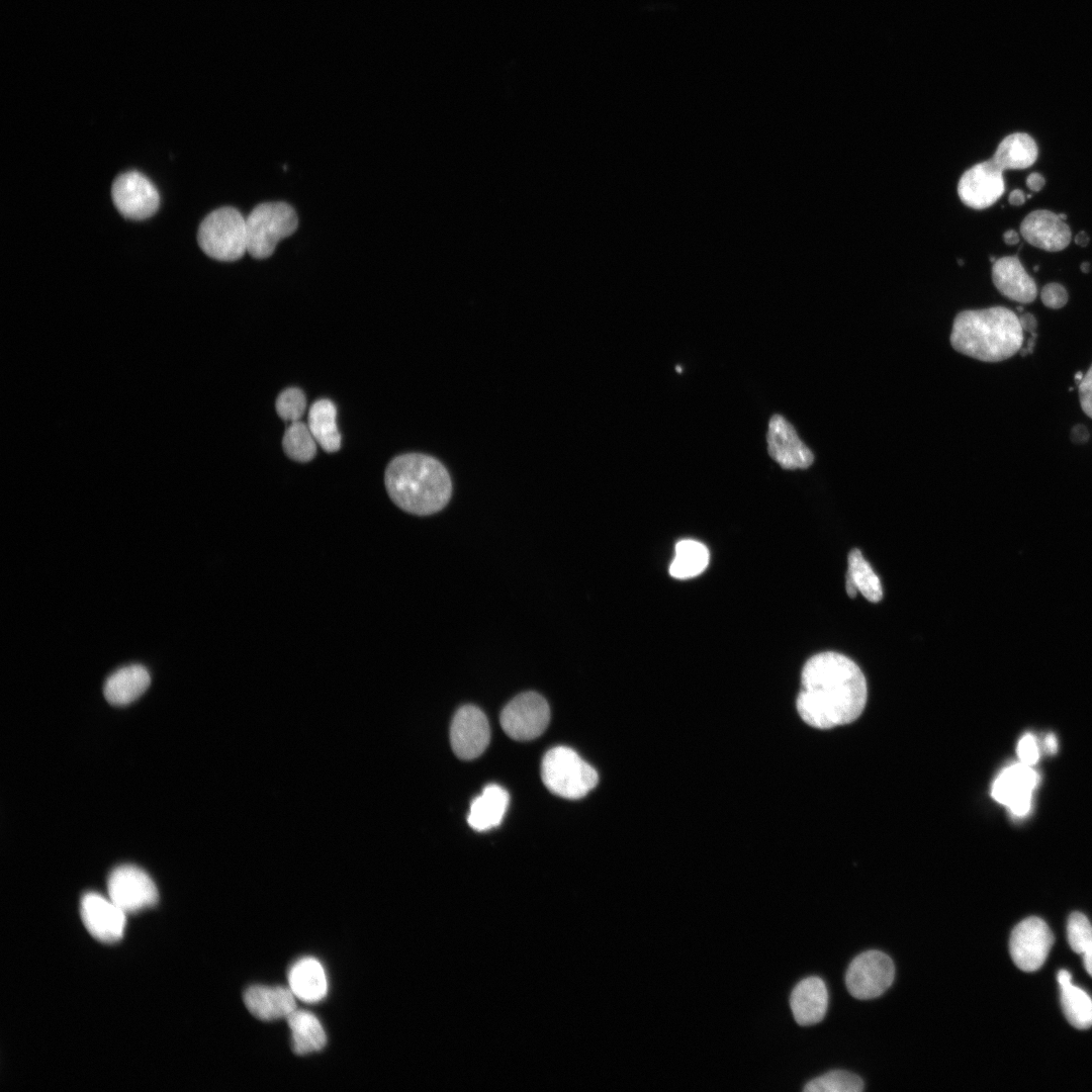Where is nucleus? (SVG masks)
I'll return each instance as SVG.
<instances>
[{"label": "nucleus", "instance_id": "36", "mask_svg": "<svg viewBox=\"0 0 1092 1092\" xmlns=\"http://www.w3.org/2000/svg\"><path fill=\"white\" fill-rule=\"evenodd\" d=\"M1078 385L1081 407L1092 419V364Z\"/></svg>", "mask_w": 1092, "mask_h": 1092}, {"label": "nucleus", "instance_id": "25", "mask_svg": "<svg viewBox=\"0 0 1092 1092\" xmlns=\"http://www.w3.org/2000/svg\"><path fill=\"white\" fill-rule=\"evenodd\" d=\"M845 588L850 598L860 593L869 602L878 603L883 598V586L879 576L866 560L860 550L849 552Z\"/></svg>", "mask_w": 1092, "mask_h": 1092}, {"label": "nucleus", "instance_id": "35", "mask_svg": "<svg viewBox=\"0 0 1092 1092\" xmlns=\"http://www.w3.org/2000/svg\"><path fill=\"white\" fill-rule=\"evenodd\" d=\"M1017 753L1021 762L1031 765L1038 759V749L1033 735L1027 733L1018 742Z\"/></svg>", "mask_w": 1092, "mask_h": 1092}, {"label": "nucleus", "instance_id": "11", "mask_svg": "<svg viewBox=\"0 0 1092 1092\" xmlns=\"http://www.w3.org/2000/svg\"><path fill=\"white\" fill-rule=\"evenodd\" d=\"M111 195L117 210L131 219L152 216L160 204V195L155 185L136 171L120 174L112 184Z\"/></svg>", "mask_w": 1092, "mask_h": 1092}, {"label": "nucleus", "instance_id": "10", "mask_svg": "<svg viewBox=\"0 0 1092 1092\" xmlns=\"http://www.w3.org/2000/svg\"><path fill=\"white\" fill-rule=\"evenodd\" d=\"M109 899L125 913L155 905L159 895L151 877L139 867L122 864L113 869L107 880Z\"/></svg>", "mask_w": 1092, "mask_h": 1092}, {"label": "nucleus", "instance_id": "37", "mask_svg": "<svg viewBox=\"0 0 1092 1092\" xmlns=\"http://www.w3.org/2000/svg\"><path fill=\"white\" fill-rule=\"evenodd\" d=\"M1089 439V433L1085 426L1076 425L1071 431V440L1075 444L1086 443Z\"/></svg>", "mask_w": 1092, "mask_h": 1092}, {"label": "nucleus", "instance_id": "49", "mask_svg": "<svg viewBox=\"0 0 1092 1092\" xmlns=\"http://www.w3.org/2000/svg\"><path fill=\"white\" fill-rule=\"evenodd\" d=\"M676 370H677V372H679V373H680V371H681V368L677 366V367H676Z\"/></svg>", "mask_w": 1092, "mask_h": 1092}, {"label": "nucleus", "instance_id": "3", "mask_svg": "<svg viewBox=\"0 0 1092 1092\" xmlns=\"http://www.w3.org/2000/svg\"><path fill=\"white\" fill-rule=\"evenodd\" d=\"M952 348L984 362H999L1014 356L1023 344L1018 316L1004 306L963 310L953 320Z\"/></svg>", "mask_w": 1092, "mask_h": 1092}, {"label": "nucleus", "instance_id": "21", "mask_svg": "<svg viewBox=\"0 0 1092 1092\" xmlns=\"http://www.w3.org/2000/svg\"><path fill=\"white\" fill-rule=\"evenodd\" d=\"M151 676L140 664L124 666L112 673L104 684V696L111 705L123 706L140 698L149 688Z\"/></svg>", "mask_w": 1092, "mask_h": 1092}, {"label": "nucleus", "instance_id": "32", "mask_svg": "<svg viewBox=\"0 0 1092 1092\" xmlns=\"http://www.w3.org/2000/svg\"><path fill=\"white\" fill-rule=\"evenodd\" d=\"M1068 942L1073 951L1082 954L1092 945V925L1081 912H1073L1067 924Z\"/></svg>", "mask_w": 1092, "mask_h": 1092}, {"label": "nucleus", "instance_id": "24", "mask_svg": "<svg viewBox=\"0 0 1092 1092\" xmlns=\"http://www.w3.org/2000/svg\"><path fill=\"white\" fill-rule=\"evenodd\" d=\"M1061 988V1006L1067 1020L1078 1029L1092 1026V998L1072 984V976L1061 970L1057 976Z\"/></svg>", "mask_w": 1092, "mask_h": 1092}, {"label": "nucleus", "instance_id": "6", "mask_svg": "<svg viewBox=\"0 0 1092 1092\" xmlns=\"http://www.w3.org/2000/svg\"><path fill=\"white\" fill-rule=\"evenodd\" d=\"M197 240L202 251L218 261H235L247 252L246 217L231 206L213 210L199 225Z\"/></svg>", "mask_w": 1092, "mask_h": 1092}, {"label": "nucleus", "instance_id": "5", "mask_svg": "<svg viewBox=\"0 0 1092 1092\" xmlns=\"http://www.w3.org/2000/svg\"><path fill=\"white\" fill-rule=\"evenodd\" d=\"M297 226L298 216L290 204L283 201L260 203L246 217L247 252L255 259H266Z\"/></svg>", "mask_w": 1092, "mask_h": 1092}, {"label": "nucleus", "instance_id": "27", "mask_svg": "<svg viewBox=\"0 0 1092 1092\" xmlns=\"http://www.w3.org/2000/svg\"><path fill=\"white\" fill-rule=\"evenodd\" d=\"M287 1023L291 1031L292 1049L296 1055L318 1052L326 1045L324 1027L312 1013L295 1010L287 1017Z\"/></svg>", "mask_w": 1092, "mask_h": 1092}, {"label": "nucleus", "instance_id": "14", "mask_svg": "<svg viewBox=\"0 0 1092 1092\" xmlns=\"http://www.w3.org/2000/svg\"><path fill=\"white\" fill-rule=\"evenodd\" d=\"M1038 783V775L1028 764L1020 762L1005 767L995 779L991 794L1010 812L1021 817L1028 813L1031 792Z\"/></svg>", "mask_w": 1092, "mask_h": 1092}, {"label": "nucleus", "instance_id": "38", "mask_svg": "<svg viewBox=\"0 0 1092 1092\" xmlns=\"http://www.w3.org/2000/svg\"><path fill=\"white\" fill-rule=\"evenodd\" d=\"M1020 326L1023 332L1034 333L1037 328V322L1033 314L1027 312L1018 316Z\"/></svg>", "mask_w": 1092, "mask_h": 1092}, {"label": "nucleus", "instance_id": "4", "mask_svg": "<svg viewBox=\"0 0 1092 1092\" xmlns=\"http://www.w3.org/2000/svg\"><path fill=\"white\" fill-rule=\"evenodd\" d=\"M541 777L546 788L565 799H580L598 784L596 769L569 747L557 746L543 757Z\"/></svg>", "mask_w": 1092, "mask_h": 1092}, {"label": "nucleus", "instance_id": "47", "mask_svg": "<svg viewBox=\"0 0 1092 1092\" xmlns=\"http://www.w3.org/2000/svg\"><path fill=\"white\" fill-rule=\"evenodd\" d=\"M1083 376H1084V375L1082 374V372H1078V373H1077V374L1075 375V378H1076V380H1077L1078 384H1079V382H1080V381L1082 380Z\"/></svg>", "mask_w": 1092, "mask_h": 1092}, {"label": "nucleus", "instance_id": "30", "mask_svg": "<svg viewBox=\"0 0 1092 1092\" xmlns=\"http://www.w3.org/2000/svg\"><path fill=\"white\" fill-rule=\"evenodd\" d=\"M316 441L308 426L300 421L292 422L283 435L285 454L297 462H308L316 454Z\"/></svg>", "mask_w": 1092, "mask_h": 1092}, {"label": "nucleus", "instance_id": "23", "mask_svg": "<svg viewBox=\"0 0 1092 1092\" xmlns=\"http://www.w3.org/2000/svg\"><path fill=\"white\" fill-rule=\"evenodd\" d=\"M288 982L293 994L304 1002L320 1001L328 989L325 971L313 958L295 963L289 971Z\"/></svg>", "mask_w": 1092, "mask_h": 1092}, {"label": "nucleus", "instance_id": "16", "mask_svg": "<svg viewBox=\"0 0 1092 1092\" xmlns=\"http://www.w3.org/2000/svg\"><path fill=\"white\" fill-rule=\"evenodd\" d=\"M125 912L110 899L97 893H87L81 901V917L87 930L103 942L119 940L124 931Z\"/></svg>", "mask_w": 1092, "mask_h": 1092}, {"label": "nucleus", "instance_id": "2", "mask_svg": "<svg viewBox=\"0 0 1092 1092\" xmlns=\"http://www.w3.org/2000/svg\"><path fill=\"white\" fill-rule=\"evenodd\" d=\"M384 483L391 500L402 511L428 516L442 510L452 493V482L445 466L436 458L407 453L393 458L384 473Z\"/></svg>", "mask_w": 1092, "mask_h": 1092}, {"label": "nucleus", "instance_id": "46", "mask_svg": "<svg viewBox=\"0 0 1092 1092\" xmlns=\"http://www.w3.org/2000/svg\"><path fill=\"white\" fill-rule=\"evenodd\" d=\"M1081 271L1084 272V273H1088L1090 271V263L1089 262H1083L1081 264Z\"/></svg>", "mask_w": 1092, "mask_h": 1092}, {"label": "nucleus", "instance_id": "42", "mask_svg": "<svg viewBox=\"0 0 1092 1092\" xmlns=\"http://www.w3.org/2000/svg\"><path fill=\"white\" fill-rule=\"evenodd\" d=\"M1003 239L1007 245H1015L1019 242V235L1013 230H1008L1003 234Z\"/></svg>", "mask_w": 1092, "mask_h": 1092}, {"label": "nucleus", "instance_id": "22", "mask_svg": "<svg viewBox=\"0 0 1092 1092\" xmlns=\"http://www.w3.org/2000/svg\"><path fill=\"white\" fill-rule=\"evenodd\" d=\"M508 792L495 785L490 784L482 790L470 804L467 822L476 831H485L498 826L504 818L509 805Z\"/></svg>", "mask_w": 1092, "mask_h": 1092}, {"label": "nucleus", "instance_id": "41", "mask_svg": "<svg viewBox=\"0 0 1092 1092\" xmlns=\"http://www.w3.org/2000/svg\"><path fill=\"white\" fill-rule=\"evenodd\" d=\"M1083 965L1086 972L1092 977V945L1083 953Z\"/></svg>", "mask_w": 1092, "mask_h": 1092}, {"label": "nucleus", "instance_id": "8", "mask_svg": "<svg viewBox=\"0 0 1092 1092\" xmlns=\"http://www.w3.org/2000/svg\"><path fill=\"white\" fill-rule=\"evenodd\" d=\"M894 977L895 966L891 958L880 950H868L850 963L845 984L854 998L873 999L892 985Z\"/></svg>", "mask_w": 1092, "mask_h": 1092}, {"label": "nucleus", "instance_id": "20", "mask_svg": "<svg viewBox=\"0 0 1092 1092\" xmlns=\"http://www.w3.org/2000/svg\"><path fill=\"white\" fill-rule=\"evenodd\" d=\"M827 1005V988L818 977H808L800 981L790 997L792 1013L800 1025L820 1022L826 1014Z\"/></svg>", "mask_w": 1092, "mask_h": 1092}, {"label": "nucleus", "instance_id": "40", "mask_svg": "<svg viewBox=\"0 0 1092 1092\" xmlns=\"http://www.w3.org/2000/svg\"><path fill=\"white\" fill-rule=\"evenodd\" d=\"M1008 200L1012 205H1022L1025 201V194L1022 190L1015 189L1009 194Z\"/></svg>", "mask_w": 1092, "mask_h": 1092}, {"label": "nucleus", "instance_id": "7", "mask_svg": "<svg viewBox=\"0 0 1092 1092\" xmlns=\"http://www.w3.org/2000/svg\"><path fill=\"white\" fill-rule=\"evenodd\" d=\"M550 721L547 701L538 693L526 692L516 696L503 709L499 722L505 733L519 741L540 736Z\"/></svg>", "mask_w": 1092, "mask_h": 1092}, {"label": "nucleus", "instance_id": "44", "mask_svg": "<svg viewBox=\"0 0 1092 1092\" xmlns=\"http://www.w3.org/2000/svg\"><path fill=\"white\" fill-rule=\"evenodd\" d=\"M1035 339H1036L1035 332L1031 333V337L1027 341L1026 348H1024V349L1021 348L1020 349V353H1021L1022 356H1024L1026 354H1029V353H1031L1033 351V348H1034V345H1035Z\"/></svg>", "mask_w": 1092, "mask_h": 1092}, {"label": "nucleus", "instance_id": "48", "mask_svg": "<svg viewBox=\"0 0 1092 1092\" xmlns=\"http://www.w3.org/2000/svg\"><path fill=\"white\" fill-rule=\"evenodd\" d=\"M1059 216H1060V217H1061V218H1062L1063 220L1067 218V215H1066L1065 213H1060V214H1059Z\"/></svg>", "mask_w": 1092, "mask_h": 1092}, {"label": "nucleus", "instance_id": "33", "mask_svg": "<svg viewBox=\"0 0 1092 1092\" xmlns=\"http://www.w3.org/2000/svg\"><path fill=\"white\" fill-rule=\"evenodd\" d=\"M276 412L278 416L289 422L301 419L306 408V398L303 391L297 387H289L281 391L276 399Z\"/></svg>", "mask_w": 1092, "mask_h": 1092}, {"label": "nucleus", "instance_id": "50", "mask_svg": "<svg viewBox=\"0 0 1092 1092\" xmlns=\"http://www.w3.org/2000/svg\"><path fill=\"white\" fill-rule=\"evenodd\" d=\"M1037 270H1038V266H1035V267H1034V271H1037Z\"/></svg>", "mask_w": 1092, "mask_h": 1092}, {"label": "nucleus", "instance_id": "34", "mask_svg": "<svg viewBox=\"0 0 1092 1092\" xmlns=\"http://www.w3.org/2000/svg\"><path fill=\"white\" fill-rule=\"evenodd\" d=\"M1040 297L1046 307L1058 309L1067 303L1068 292L1063 285L1053 282L1042 288Z\"/></svg>", "mask_w": 1092, "mask_h": 1092}, {"label": "nucleus", "instance_id": "39", "mask_svg": "<svg viewBox=\"0 0 1092 1092\" xmlns=\"http://www.w3.org/2000/svg\"><path fill=\"white\" fill-rule=\"evenodd\" d=\"M1044 178L1039 173H1031L1026 178V185L1032 191H1039L1044 186Z\"/></svg>", "mask_w": 1092, "mask_h": 1092}, {"label": "nucleus", "instance_id": "43", "mask_svg": "<svg viewBox=\"0 0 1092 1092\" xmlns=\"http://www.w3.org/2000/svg\"><path fill=\"white\" fill-rule=\"evenodd\" d=\"M1044 746L1049 752H1055L1057 750L1058 744L1054 735L1050 734L1045 737Z\"/></svg>", "mask_w": 1092, "mask_h": 1092}, {"label": "nucleus", "instance_id": "45", "mask_svg": "<svg viewBox=\"0 0 1092 1092\" xmlns=\"http://www.w3.org/2000/svg\"><path fill=\"white\" fill-rule=\"evenodd\" d=\"M1075 242L1081 247H1085L1089 243V237L1085 232H1079L1075 237Z\"/></svg>", "mask_w": 1092, "mask_h": 1092}, {"label": "nucleus", "instance_id": "29", "mask_svg": "<svg viewBox=\"0 0 1092 1092\" xmlns=\"http://www.w3.org/2000/svg\"><path fill=\"white\" fill-rule=\"evenodd\" d=\"M709 559L708 548L703 543L691 539L680 540L675 545L669 574L677 579L695 577L706 569Z\"/></svg>", "mask_w": 1092, "mask_h": 1092}, {"label": "nucleus", "instance_id": "18", "mask_svg": "<svg viewBox=\"0 0 1092 1092\" xmlns=\"http://www.w3.org/2000/svg\"><path fill=\"white\" fill-rule=\"evenodd\" d=\"M992 279L1000 293L1011 300L1030 303L1036 297V284L1017 256L997 259L993 263Z\"/></svg>", "mask_w": 1092, "mask_h": 1092}, {"label": "nucleus", "instance_id": "26", "mask_svg": "<svg viewBox=\"0 0 1092 1092\" xmlns=\"http://www.w3.org/2000/svg\"><path fill=\"white\" fill-rule=\"evenodd\" d=\"M307 426L326 452H337L341 447V434L337 426V408L333 401L322 398L314 401L308 412Z\"/></svg>", "mask_w": 1092, "mask_h": 1092}, {"label": "nucleus", "instance_id": "1", "mask_svg": "<svg viewBox=\"0 0 1092 1092\" xmlns=\"http://www.w3.org/2000/svg\"><path fill=\"white\" fill-rule=\"evenodd\" d=\"M796 707L808 725L828 729L854 721L867 703V681L847 656L826 651L805 663Z\"/></svg>", "mask_w": 1092, "mask_h": 1092}, {"label": "nucleus", "instance_id": "9", "mask_svg": "<svg viewBox=\"0 0 1092 1092\" xmlns=\"http://www.w3.org/2000/svg\"><path fill=\"white\" fill-rule=\"evenodd\" d=\"M1054 941L1052 930L1041 918H1025L1011 932L1010 957L1023 972L1037 971L1045 962Z\"/></svg>", "mask_w": 1092, "mask_h": 1092}, {"label": "nucleus", "instance_id": "15", "mask_svg": "<svg viewBox=\"0 0 1092 1092\" xmlns=\"http://www.w3.org/2000/svg\"><path fill=\"white\" fill-rule=\"evenodd\" d=\"M766 441L769 456L784 469H806L814 462L813 452L781 415L770 418Z\"/></svg>", "mask_w": 1092, "mask_h": 1092}, {"label": "nucleus", "instance_id": "12", "mask_svg": "<svg viewBox=\"0 0 1092 1092\" xmlns=\"http://www.w3.org/2000/svg\"><path fill=\"white\" fill-rule=\"evenodd\" d=\"M1003 171L992 159L968 169L958 183V194L964 204L984 209L994 204L1004 193Z\"/></svg>", "mask_w": 1092, "mask_h": 1092}, {"label": "nucleus", "instance_id": "31", "mask_svg": "<svg viewBox=\"0 0 1092 1092\" xmlns=\"http://www.w3.org/2000/svg\"><path fill=\"white\" fill-rule=\"evenodd\" d=\"M862 1089V1080L843 1070L830 1071L811 1080L804 1087L806 1092H860Z\"/></svg>", "mask_w": 1092, "mask_h": 1092}, {"label": "nucleus", "instance_id": "28", "mask_svg": "<svg viewBox=\"0 0 1092 1092\" xmlns=\"http://www.w3.org/2000/svg\"><path fill=\"white\" fill-rule=\"evenodd\" d=\"M1037 153V146L1029 134L1014 132L1001 141L991 159L1002 171L1025 169L1033 165Z\"/></svg>", "mask_w": 1092, "mask_h": 1092}, {"label": "nucleus", "instance_id": "13", "mask_svg": "<svg viewBox=\"0 0 1092 1092\" xmlns=\"http://www.w3.org/2000/svg\"><path fill=\"white\" fill-rule=\"evenodd\" d=\"M489 738V724L480 709L465 705L456 712L450 728V743L459 758L478 757L487 747Z\"/></svg>", "mask_w": 1092, "mask_h": 1092}, {"label": "nucleus", "instance_id": "19", "mask_svg": "<svg viewBox=\"0 0 1092 1092\" xmlns=\"http://www.w3.org/2000/svg\"><path fill=\"white\" fill-rule=\"evenodd\" d=\"M291 989L255 985L244 993V1002L250 1013L261 1020L270 1021L288 1017L296 1010Z\"/></svg>", "mask_w": 1092, "mask_h": 1092}, {"label": "nucleus", "instance_id": "17", "mask_svg": "<svg viewBox=\"0 0 1092 1092\" xmlns=\"http://www.w3.org/2000/svg\"><path fill=\"white\" fill-rule=\"evenodd\" d=\"M1020 233L1030 245L1050 252L1064 250L1072 238L1069 225L1059 214L1046 209L1027 214L1020 224Z\"/></svg>", "mask_w": 1092, "mask_h": 1092}]
</instances>
